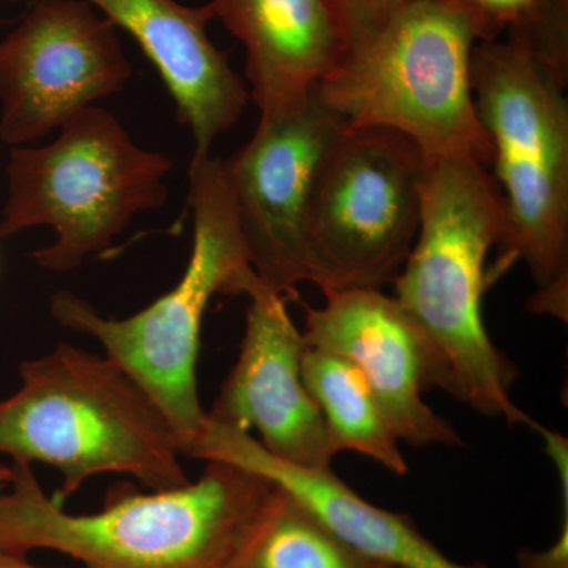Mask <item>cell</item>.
Returning <instances> with one entry per match:
<instances>
[{
    "instance_id": "1",
    "label": "cell",
    "mask_w": 568,
    "mask_h": 568,
    "mask_svg": "<svg viewBox=\"0 0 568 568\" xmlns=\"http://www.w3.org/2000/svg\"><path fill=\"white\" fill-rule=\"evenodd\" d=\"M506 205L488 168L469 156L426 159L420 222L395 295L424 345L426 386L485 417L536 429L511 398L518 372L484 321L488 254L506 246Z\"/></svg>"
},
{
    "instance_id": "2",
    "label": "cell",
    "mask_w": 568,
    "mask_h": 568,
    "mask_svg": "<svg viewBox=\"0 0 568 568\" xmlns=\"http://www.w3.org/2000/svg\"><path fill=\"white\" fill-rule=\"evenodd\" d=\"M182 488L108 489L102 510L74 515L41 488L32 465L13 462L0 496V549H50L84 568H230L275 484L254 470L205 462Z\"/></svg>"
},
{
    "instance_id": "3",
    "label": "cell",
    "mask_w": 568,
    "mask_h": 568,
    "mask_svg": "<svg viewBox=\"0 0 568 568\" xmlns=\"http://www.w3.org/2000/svg\"><path fill=\"white\" fill-rule=\"evenodd\" d=\"M189 204L193 245L189 264L173 290L123 320L104 317L71 291L51 298V315L70 331L91 335L106 357L121 366L163 410L182 457H196L207 428L197 390V357L205 312L216 294H245L257 278L223 160L193 155Z\"/></svg>"
},
{
    "instance_id": "4",
    "label": "cell",
    "mask_w": 568,
    "mask_h": 568,
    "mask_svg": "<svg viewBox=\"0 0 568 568\" xmlns=\"http://www.w3.org/2000/svg\"><path fill=\"white\" fill-rule=\"evenodd\" d=\"M21 387L0 399V454L62 474L63 504L89 478L125 474L151 491L189 485L163 410L125 372L81 347L22 362Z\"/></svg>"
},
{
    "instance_id": "5",
    "label": "cell",
    "mask_w": 568,
    "mask_h": 568,
    "mask_svg": "<svg viewBox=\"0 0 568 568\" xmlns=\"http://www.w3.org/2000/svg\"><path fill=\"white\" fill-rule=\"evenodd\" d=\"M474 102L493 149L507 211L503 264L523 260L538 315L568 316L567 74L521 41H478L470 63Z\"/></svg>"
},
{
    "instance_id": "6",
    "label": "cell",
    "mask_w": 568,
    "mask_h": 568,
    "mask_svg": "<svg viewBox=\"0 0 568 568\" xmlns=\"http://www.w3.org/2000/svg\"><path fill=\"white\" fill-rule=\"evenodd\" d=\"M484 41L458 0H410L347 47L320 84L347 126H383L435 156L491 166L493 149L474 102L470 63Z\"/></svg>"
},
{
    "instance_id": "7",
    "label": "cell",
    "mask_w": 568,
    "mask_h": 568,
    "mask_svg": "<svg viewBox=\"0 0 568 568\" xmlns=\"http://www.w3.org/2000/svg\"><path fill=\"white\" fill-rule=\"evenodd\" d=\"M173 166L133 142L110 111L85 108L50 144L11 148L0 237L51 227L55 241L31 256L47 271H74L110 248L138 213L166 204Z\"/></svg>"
},
{
    "instance_id": "8",
    "label": "cell",
    "mask_w": 568,
    "mask_h": 568,
    "mask_svg": "<svg viewBox=\"0 0 568 568\" xmlns=\"http://www.w3.org/2000/svg\"><path fill=\"white\" fill-rule=\"evenodd\" d=\"M424 152L383 126H347L321 164L305 213L308 283L321 293L383 290L420 222Z\"/></svg>"
},
{
    "instance_id": "9",
    "label": "cell",
    "mask_w": 568,
    "mask_h": 568,
    "mask_svg": "<svg viewBox=\"0 0 568 568\" xmlns=\"http://www.w3.org/2000/svg\"><path fill=\"white\" fill-rule=\"evenodd\" d=\"M132 74L119 29L88 0H31L0 40V140H43Z\"/></svg>"
},
{
    "instance_id": "10",
    "label": "cell",
    "mask_w": 568,
    "mask_h": 568,
    "mask_svg": "<svg viewBox=\"0 0 568 568\" xmlns=\"http://www.w3.org/2000/svg\"><path fill=\"white\" fill-rule=\"evenodd\" d=\"M347 129L312 92L261 112L252 140L223 160L239 224L256 275L283 297L308 283L304 226L321 164Z\"/></svg>"
},
{
    "instance_id": "11",
    "label": "cell",
    "mask_w": 568,
    "mask_h": 568,
    "mask_svg": "<svg viewBox=\"0 0 568 568\" xmlns=\"http://www.w3.org/2000/svg\"><path fill=\"white\" fill-rule=\"evenodd\" d=\"M245 295L250 304L241 354L207 410L209 422L239 433L256 429L261 446L287 465L332 470L338 454L306 390V342L291 320L286 297L260 276Z\"/></svg>"
},
{
    "instance_id": "12",
    "label": "cell",
    "mask_w": 568,
    "mask_h": 568,
    "mask_svg": "<svg viewBox=\"0 0 568 568\" xmlns=\"http://www.w3.org/2000/svg\"><path fill=\"white\" fill-rule=\"evenodd\" d=\"M304 305L306 345L346 358L358 369L399 443L413 447L463 446L462 436L424 399V345L416 325L383 290L324 293Z\"/></svg>"
},
{
    "instance_id": "13",
    "label": "cell",
    "mask_w": 568,
    "mask_h": 568,
    "mask_svg": "<svg viewBox=\"0 0 568 568\" xmlns=\"http://www.w3.org/2000/svg\"><path fill=\"white\" fill-rule=\"evenodd\" d=\"M18 2V0H9ZM118 29L129 32L159 71L189 126L193 155L211 153L213 141L233 129L248 103V89L213 44L209 3L178 0H88Z\"/></svg>"
},
{
    "instance_id": "14",
    "label": "cell",
    "mask_w": 568,
    "mask_h": 568,
    "mask_svg": "<svg viewBox=\"0 0 568 568\" xmlns=\"http://www.w3.org/2000/svg\"><path fill=\"white\" fill-rule=\"evenodd\" d=\"M196 459L224 462L263 474L286 489L335 536L366 558L394 568H491L459 564L444 555L407 515L368 503L332 470H308L272 457L250 433L213 425L207 418Z\"/></svg>"
},
{
    "instance_id": "15",
    "label": "cell",
    "mask_w": 568,
    "mask_h": 568,
    "mask_svg": "<svg viewBox=\"0 0 568 568\" xmlns=\"http://www.w3.org/2000/svg\"><path fill=\"white\" fill-rule=\"evenodd\" d=\"M209 7L244 44L246 80L261 112L312 92L349 47L334 0H211Z\"/></svg>"
},
{
    "instance_id": "16",
    "label": "cell",
    "mask_w": 568,
    "mask_h": 568,
    "mask_svg": "<svg viewBox=\"0 0 568 568\" xmlns=\"http://www.w3.org/2000/svg\"><path fill=\"white\" fill-rule=\"evenodd\" d=\"M306 390L324 418L336 454L351 450L375 459L396 476L409 467L368 384L346 358L306 345L302 357Z\"/></svg>"
},
{
    "instance_id": "17",
    "label": "cell",
    "mask_w": 568,
    "mask_h": 568,
    "mask_svg": "<svg viewBox=\"0 0 568 568\" xmlns=\"http://www.w3.org/2000/svg\"><path fill=\"white\" fill-rule=\"evenodd\" d=\"M230 568H387L335 536L275 484L263 514Z\"/></svg>"
},
{
    "instance_id": "18",
    "label": "cell",
    "mask_w": 568,
    "mask_h": 568,
    "mask_svg": "<svg viewBox=\"0 0 568 568\" xmlns=\"http://www.w3.org/2000/svg\"><path fill=\"white\" fill-rule=\"evenodd\" d=\"M484 41H521L568 77V0H458Z\"/></svg>"
},
{
    "instance_id": "19",
    "label": "cell",
    "mask_w": 568,
    "mask_h": 568,
    "mask_svg": "<svg viewBox=\"0 0 568 568\" xmlns=\"http://www.w3.org/2000/svg\"><path fill=\"white\" fill-rule=\"evenodd\" d=\"M410 0H334L345 22L349 44L375 31L390 14Z\"/></svg>"
},
{
    "instance_id": "20",
    "label": "cell",
    "mask_w": 568,
    "mask_h": 568,
    "mask_svg": "<svg viewBox=\"0 0 568 568\" xmlns=\"http://www.w3.org/2000/svg\"><path fill=\"white\" fill-rule=\"evenodd\" d=\"M558 476L564 499V519L559 536L544 551L523 548L518 552V568H568V474L560 473Z\"/></svg>"
},
{
    "instance_id": "21",
    "label": "cell",
    "mask_w": 568,
    "mask_h": 568,
    "mask_svg": "<svg viewBox=\"0 0 568 568\" xmlns=\"http://www.w3.org/2000/svg\"><path fill=\"white\" fill-rule=\"evenodd\" d=\"M0 568H43L33 566L29 562L24 555H17V552L3 551L0 549Z\"/></svg>"
},
{
    "instance_id": "22",
    "label": "cell",
    "mask_w": 568,
    "mask_h": 568,
    "mask_svg": "<svg viewBox=\"0 0 568 568\" xmlns=\"http://www.w3.org/2000/svg\"><path fill=\"white\" fill-rule=\"evenodd\" d=\"M11 476H13V474H11V466L7 467L0 465V496L6 491V488H9Z\"/></svg>"
},
{
    "instance_id": "23",
    "label": "cell",
    "mask_w": 568,
    "mask_h": 568,
    "mask_svg": "<svg viewBox=\"0 0 568 568\" xmlns=\"http://www.w3.org/2000/svg\"><path fill=\"white\" fill-rule=\"evenodd\" d=\"M387 568H394V567H387Z\"/></svg>"
}]
</instances>
